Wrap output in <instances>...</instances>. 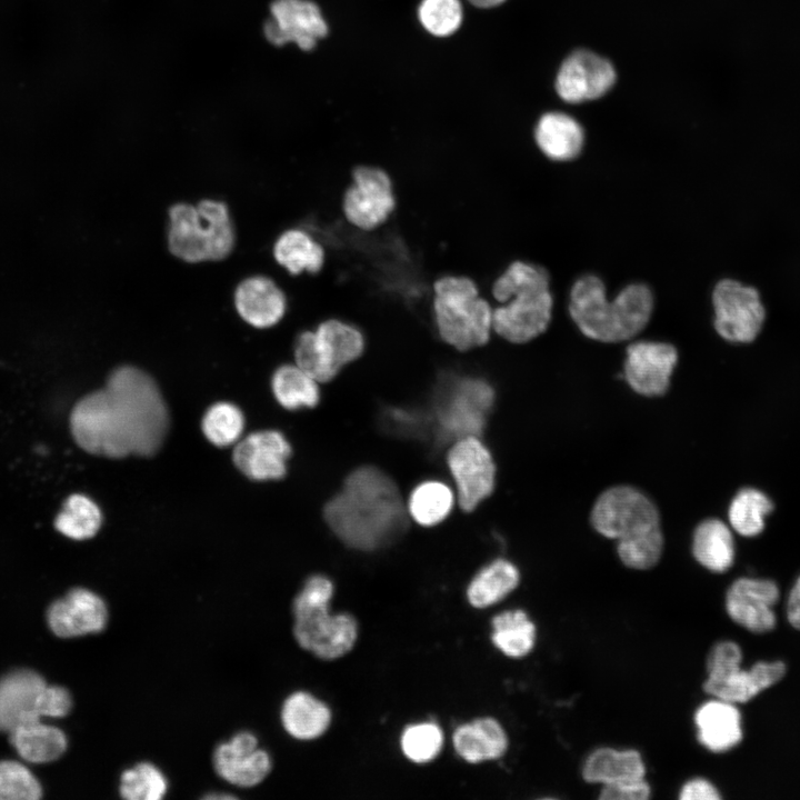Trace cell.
<instances>
[{"mask_svg": "<svg viewBox=\"0 0 800 800\" xmlns=\"http://www.w3.org/2000/svg\"><path fill=\"white\" fill-rule=\"evenodd\" d=\"M333 584L324 576L310 577L293 600V636L301 648L323 660L349 652L358 636L356 619L349 613L331 614Z\"/></svg>", "mask_w": 800, "mask_h": 800, "instance_id": "cell-7", "label": "cell"}, {"mask_svg": "<svg viewBox=\"0 0 800 800\" xmlns=\"http://www.w3.org/2000/svg\"><path fill=\"white\" fill-rule=\"evenodd\" d=\"M393 182L377 166L359 164L342 198L344 219L354 228L371 231L383 224L396 209Z\"/></svg>", "mask_w": 800, "mask_h": 800, "instance_id": "cell-13", "label": "cell"}, {"mask_svg": "<svg viewBox=\"0 0 800 800\" xmlns=\"http://www.w3.org/2000/svg\"><path fill=\"white\" fill-rule=\"evenodd\" d=\"M680 800H719L718 789L704 778H692L686 781L679 792Z\"/></svg>", "mask_w": 800, "mask_h": 800, "instance_id": "cell-45", "label": "cell"}, {"mask_svg": "<svg viewBox=\"0 0 800 800\" xmlns=\"http://www.w3.org/2000/svg\"><path fill=\"white\" fill-rule=\"evenodd\" d=\"M419 19L431 34H452L462 22V7L459 0H422Z\"/></svg>", "mask_w": 800, "mask_h": 800, "instance_id": "cell-43", "label": "cell"}, {"mask_svg": "<svg viewBox=\"0 0 800 800\" xmlns=\"http://www.w3.org/2000/svg\"><path fill=\"white\" fill-rule=\"evenodd\" d=\"M168 246L177 258L197 263L218 261L232 251L234 231L226 203L202 200L177 203L169 210Z\"/></svg>", "mask_w": 800, "mask_h": 800, "instance_id": "cell-9", "label": "cell"}, {"mask_svg": "<svg viewBox=\"0 0 800 800\" xmlns=\"http://www.w3.org/2000/svg\"><path fill=\"white\" fill-rule=\"evenodd\" d=\"M72 708V697L61 686L48 684L32 669H13L0 677V732L42 718L66 717Z\"/></svg>", "mask_w": 800, "mask_h": 800, "instance_id": "cell-11", "label": "cell"}, {"mask_svg": "<svg viewBox=\"0 0 800 800\" xmlns=\"http://www.w3.org/2000/svg\"><path fill=\"white\" fill-rule=\"evenodd\" d=\"M442 743V732L434 723L409 726L401 737L403 753L416 763L433 760L439 754Z\"/></svg>", "mask_w": 800, "mask_h": 800, "instance_id": "cell-42", "label": "cell"}, {"mask_svg": "<svg viewBox=\"0 0 800 800\" xmlns=\"http://www.w3.org/2000/svg\"><path fill=\"white\" fill-rule=\"evenodd\" d=\"M367 339L356 324L328 318L298 332L293 341L296 364L318 382L333 380L347 366L361 359Z\"/></svg>", "mask_w": 800, "mask_h": 800, "instance_id": "cell-10", "label": "cell"}, {"mask_svg": "<svg viewBox=\"0 0 800 800\" xmlns=\"http://www.w3.org/2000/svg\"><path fill=\"white\" fill-rule=\"evenodd\" d=\"M273 258L290 276L318 273L326 261V249L309 231L293 227L280 233L273 244Z\"/></svg>", "mask_w": 800, "mask_h": 800, "instance_id": "cell-27", "label": "cell"}, {"mask_svg": "<svg viewBox=\"0 0 800 800\" xmlns=\"http://www.w3.org/2000/svg\"><path fill=\"white\" fill-rule=\"evenodd\" d=\"M202 431L218 447L237 443L242 434L244 418L241 410L229 402H217L203 416Z\"/></svg>", "mask_w": 800, "mask_h": 800, "instance_id": "cell-39", "label": "cell"}, {"mask_svg": "<svg viewBox=\"0 0 800 800\" xmlns=\"http://www.w3.org/2000/svg\"><path fill=\"white\" fill-rule=\"evenodd\" d=\"M612 64L600 56L579 50L559 69L556 90L567 102L578 103L602 97L614 83Z\"/></svg>", "mask_w": 800, "mask_h": 800, "instance_id": "cell-21", "label": "cell"}, {"mask_svg": "<svg viewBox=\"0 0 800 800\" xmlns=\"http://www.w3.org/2000/svg\"><path fill=\"white\" fill-rule=\"evenodd\" d=\"M496 400L491 384L476 376L444 370L437 379L429 413L438 442L479 437Z\"/></svg>", "mask_w": 800, "mask_h": 800, "instance_id": "cell-8", "label": "cell"}, {"mask_svg": "<svg viewBox=\"0 0 800 800\" xmlns=\"http://www.w3.org/2000/svg\"><path fill=\"white\" fill-rule=\"evenodd\" d=\"M778 599L779 588L774 581L742 577L730 584L726 610L737 624L754 633H764L776 626L773 607Z\"/></svg>", "mask_w": 800, "mask_h": 800, "instance_id": "cell-19", "label": "cell"}, {"mask_svg": "<svg viewBox=\"0 0 800 800\" xmlns=\"http://www.w3.org/2000/svg\"><path fill=\"white\" fill-rule=\"evenodd\" d=\"M591 524L617 541L621 562L634 570L653 568L663 552L659 511L653 501L630 486L603 491L591 510Z\"/></svg>", "mask_w": 800, "mask_h": 800, "instance_id": "cell-3", "label": "cell"}, {"mask_svg": "<svg viewBox=\"0 0 800 800\" xmlns=\"http://www.w3.org/2000/svg\"><path fill=\"white\" fill-rule=\"evenodd\" d=\"M318 383L296 363L279 367L271 380L277 401L288 410L316 407L320 400Z\"/></svg>", "mask_w": 800, "mask_h": 800, "instance_id": "cell-36", "label": "cell"}, {"mask_svg": "<svg viewBox=\"0 0 800 800\" xmlns=\"http://www.w3.org/2000/svg\"><path fill=\"white\" fill-rule=\"evenodd\" d=\"M652 310L653 294L643 283L629 284L609 300L601 279L587 274L570 291V317L582 334L599 342L634 338L648 324Z\"/></svg>", "mask_w": 800, "mask_h": 800, "instance_id": "cell-5", "label": "cell"}, {"mask_svg": "<svg viewBox=\"0 0 800 800\" xmlns=\"http://www.w3.org/2000/svg\"><path fill=\"white\" fill-rule=\"evenodd\" d=\"M456 499V494L447 483L429 479L413 488L407 510L418 524L432 527L441 523L451 513Z\"/></svg>", "mask_w": 800, "mask_h": 800, "instance_id": "cell-34", "label": "cell"}, {"mask_svg": "<svg viewBox=\"0 0 800 800\" xmlns=\"http://www.w3.org/2000/svg\"><path fill=\"white\" fill-rule=\"evenodd\" d=\"M271 17L266 21V38L274 46L294 42L302 50H311L328 33V26L319 7L309 0H274Z\"/></svg>", "mask_w": 800, "mask_h": 800, "instance_id": "cell-16", "label": "cell"}, {"mask_svg": "<svg viewBox=\"0 0 800 800\" xmlns=\"http://www.w3.org/2000/svg\"><path fill=\"white\" fill-rule=\"evenodd\" d=\"M491 640L510 658H523L534 648L537 628L522 609L503 611L492 618Z\"/></svg>", "mask_w": 800, "mask_h": 800, "instance_id": "cell-33", "label": "cell"}, {"mask_svg": "<svg viewBox=\"0 0 800 800\" xmlns=\"http://www.w3.org/2000/svg\"><path fill=\"white\" fill-rule=\"evenodd\" d=\"M331 720L329 708L312 694L303 691L290 694L281 708V722L293 738L311 740L328 729Z\"/></svg>", "mask_w": 800, "mask_h": 800, "instance_id": "cell-31", "label": "cell"}, {"mask_svg": "<svg viewBox=\"0 0 800 800\" xmlns=\"http://www.w3.org/2000/svg\"><path fill=\"white\" fill-rule=\"evenodd\" d=\"M432 316L438 338L466 353L492 339L491 302L467 276L446 274L433 282Z\"/></svg>", "mask_w": 800, "mask_h": 800, "instance_id": "cell-6", "label": "cell"}, {"mask_svg": "<svg viewBox=\"0 0 800 800\" xmlns=\"http://www.w3.org/2000/svg\"><path fill=\"white\" fill-rule=\"evenodd\" d=\"M677 362L674 346L660 341H636L627 348L623 378L637 393L659 397L668 391Z\"/></svg>", "mask_w": 800, "mask_h": 800, "instance_id": "cell-17", "label": "cell"}, {"mask_svg": "<svg viewBox=\"0 0 800 800\" xmlns=\"http://www.w3.org/2000/svg\"><path fill=\"white\" fill-rule=\"evenodd\" d=\"M380 421L382 428L393 436L418 439L433 434L429 410L390 406L381 411Z\"/></svg>", "mask_w": 800, "mask_h": 800, "instance_id": "cell-40", "label": "cell"}, {"mask_svg": "<svg viewBox=\"0 0 800 800\" xmlns=\"http://www.w3.org/2000/svg\"><path fill=\"white\" fill-rule=\"evenodd\" d=\"M168 788L164 773L151 762H139L120 776L119 793L126 800H160Z\"/></svg>", "mask_w": 800, "mask_h": 800, "instance_id": "cell-38", "label": "cell"}, {"mask_svg": "<svg viewBox=\"0 0 800 800\" xmlns=\"http://www.w3.org/2000/svg\"><path fill=\"white\" fill-rule=\"evenodd\" d=\"M714 328L729 342L748 343L759 334L764 309L758 291L724 279L713 290Z\"/></svg>", "mask_w": 800, "mask_h": 800, "instance_id": "cell-15", "label": "cell"}, {"mask_svg": "<svg viewBox=\"0 0 800 800\" xmlns=\"http://www.w3.org/2000/svg\"><path fill=\"white\" fill-rule=\"evenodd\" d=\"M773 508L772 500L760 489L742 488L729 504V526L739 536L756 537L764 530L766 518L773 511Z\"/></svg>", "mask_w": 800, "mask_h": 800, "instance_id": "cell-35", "label": "cell"}, {"mask_svg": "<svg viewBox=\"0 0 800 800\" xmlns=\"http://www.w3.org/2000/svg\"><path fill=\"white\" fill-rule=\"evenodd\" d=\"M534 139L539 149L549 159L568 161L580 153L584 134L581 126L570 116L549 112L539 119Z\"/></svg>", "mask_w": 800, "mask_h": 800, "instance_id": "cell-29", "label": "cell"}, {"mask_svg": "<svg viewBox=\"0 0 800 800\" xmlns=\"http://www.w3.org/2000/svg\"><path fill=\"white\" fill-rule=\"evenodd\" d=\"M447 466L463 511H473L494 490V460L479 437L469 436L453 441L447 453Z\"/></svg>", "mask_w": 800, "mask_h": 800, "instance_id": "cell-14", "label": "cell"}, {"mask_svg": "<svg viewBox=\"0 0 800 800\" xmlns=\"http://www.w3.org/2000/svg\"><path fill=\"white\" fill-rule=\"evenodd\" d=\"M213 768L224 781L241 788L259 784L269 774L272 761L249 731L236 733L213 751Z\"/></svg>", "mask_w": 800, "mask_h": 800, "instance_id": "cell-20", "label": "cell"}, {"mask_svg": "<svg viewBox=\"0 0 800 800\" xmlns=\"http://www.w3.org/2000/svg\"><path fill=\"white\" fill-rule=\"evenodd\" d=\"M697 739L711 752L729 751L742 740L741 714L736 703L713 698L694 712Z\"/></svg>", "mask_w": 800, "mask_h": 800, "instance_id": "cell-24", "label": "cell"}, {"mask_svg": "<svg viewBox=\"0 0 800 800\" xmlns=\"http://www.w3.org/2000/svg\"><path fill=\"white\" fill-rule=\"evenodd\" d=\"M646 763L634 749L600 747L591 751L581 767V776L588 783L601 786L646 778Z\"/></svg>", "mask_w": 800, "mask_h": 800, "instance_id": "cell-25", "label": "cell"}, {"mask_svg": "<svg viewBox=\"0 0 800 800\" xmlns=\"http://www.w3.org/2000/svg\"><path fill=\"white\" fill-rule=\"evenodd\" d=\"M169 428L166 402L153 379L123 366L106 386L81 398L70 414V429L84 451L107 458L150 457Z\"/></svg>", "mask_w": 800, "mask_h": 800, "instance_id": "cell-1", "label": "cell"}, {"mask_svg": "<svg viewBox=\"0 0 800 800\" xmlns=\"http://www.w3.org/2000/svg\"><path fill=\"white\" fill-rule=\"evenodd\" d=\"M42 787L28 767L16 760L0 761V800H38Z\"/></svg>", "mask_w": 800, "mask_h": 800, "instance_id": "cell-41", "label": "cell"}, {"mask_svg": "<svg viewBox=\"0 0 800 800\" xmlns=\"http://www.w3.org/2000/svg\"><path fill=\"white\" fill-rule=\"evenodd\" d=\"M741 659V649L736 642H717L707 657L703 690L713 698L744 703L780 681L786 673L782 661H759L743 670Z\"/></svg>", "mask_w": 800, "mask_h": 800, "instance_id": "cell-12", "label": "cell"}, {"mask_svg": "<svg viewBox=\"0 0 800 800\" xmlns=\"http://www.w3.org/2000/svg\"><path fill=\"white\" fill-rule=\"evenodd\" d=\"M787 618L793 628L800 630V576L797 578L788 597Z\"/></svg>", "mask_w": 800, "mask_h": 800, "instance_id": "cell-46", "label": "cell"}, {"mask_svg": "<svg viewBox=\"0 0 800 800\" xmlns=\"http://www.w3.org/2000/svg\"><path fill=\"white\" fill-rule=\"evenodd\" d=\"M99 507L83 494H72L63 503L54 526L63 536L74 540L93 537L101 526Z\"/></svg>", "mask_w": 800, "mask_h": 800, "instance_id": "cell-37", "label": "cell"}, {"mask_svg": "<svg viewBox=\"0 0 800 800\" xmlns=\"http://www.w3.org/2000/svg\"><path fill=\"white\" fill-rule=\"evenodd\" d=\"M323 516L346 546L373 551L407 531L409 513L394 481L377 467L362 466L348 474Z\"/></svg>", "mask_w": 800, "mask_h": 800, "instance_id": "cell-2", "label": "cell"}, {"mask_svg": "<svg viewBox=\"0 0 800 800\" xmlns=\"http://www.w3.org/2000/svg\"><path fill=\"white\" fill-rule=\"evenodd\" d=\"M488 300L493 306V334L509 343H527L542 334L551 320L549 273L541 266L512 260L493 280Z\"/></svg>", "mask_w": 800, "mask_h": 800, "instance_id": "cell-4", "label": "cell"}, {"mask_svg": "<svg viewBox=\"0 0 800 800\" xmlns=\"http://www.w3.org/2000/svg\"><path fill=\"white\" fill-rule=\"evenodd\" d=\"M8 734L17 753L30 763L56 761L63 756L68 748L66 733L42 720L22 724Z\"/></svg>", "mask_w": 800, "mask_h": 800, "instance_id": "cell-30", "label": "cell"}, {"mask_svg": "<svg viewBox=\"0 0 800 800\" xmlns=\"http://www.w3.org/2000/svg\"><path fill=\"white\" fill-rule=\"evenodd\" d=\"M234 304L244 321L260 329L276 326L288 310L284 291L264 276L241 281L234 292Z\"/></svg>", "mask_w": 800, "mask_h": 800, "instance_id": "cell-23", "label": "cell"}, {"mask_svg": "<svg viewBox=\"0 0 800 800\" xmlns=\"http://www.w3.org/2000/svg\"><path fill=\"white\" fill-rule=\"evenodd\" d=\"M651 796V787L643 779L621 781L601 786V800H647Z\"/></svg>", "mask_w": 800, "mask_h": 800, "instance_id": "cell-44", "label": "cell"}, {"mask_svg": "<svg viewBox=\"0 0 800 800\" xmlns=\"http://www.w3.org/2000/svg\"><path fill=\"white\" fill-rule=\"evenodd\" d=\"M108 616L104 600L86 588L71 589L54 600L46 613L52 633L66 639L101 632Z\"/></svg>", "mask_w": 800, "mask_h": 800, "instance_id": "cell-18", "label": "cell"}, {"mask_svg": "<svg viewBox=\"0 0 800 800\" xmlns=\"http://www.w3.org/2000/svg\"><path fill=\"white\" fill-rule=\"evenodd\" d=\"M519 581V570L511 561L496 559L474 576L467 597L471 606L487 608L503 600L518 587Z\"/></svg>", "mask_w": 800, "mask_h": 800, "instance_id": "cell-32", "label": "cell"}, {"mask_svg": "<svg viewBox=\"0 0 800 800\" xmlns=\"http://www.w3.org/2000/svg\"><path fill=\"white\" fill-rule=\"evenodd\" d=\"M204 798L214 800V799H233L234 797L232 794H228V793H218V794L210 793V794L204 796Z\"/></svg>", "mask_w": 800, "mask_h": 800, "instance_id": "cell-48", "label": "cell"}, {"mask_svg": "<svg viewBox=\"0 0 800 800\" xmlns=\"http://www.w3.org/2000/svg\"><path fill=\"white\" fill-rule=\"evenodd\" d=\"M472 4L479 8H492L501 4L506 0H469Z\"/></svg>", "mask_w": 800, "mask_h": 800, "instance_id": "cell-47", "label": "cell"}, {"mask_svg": "<svg viewBox=\"0 0 800 800\" xmlns=\"http://www.w3.org/2000/svg\"><path fill=\"white\" fill-rule=\"evenodd\" d=\"M691 550L697 562L709 571L729 570L736 557L732 529L717 518L701 521L694 529Z\"/></svg>", "mask_w": 800, "mask_h": 800, "instance_id": "cell-28", "label": "cell"}, {"mask_svg": "<svg viewBox=\"0 0 800 800\" xmlns=\"http://www.w3.org/2000/svg\"><path fill=\"white\" fill-rule=\"evenodd\" d=\"M291 447L282 433L264 430L250 433L233 449L236 467L249 479L264 481L281 479Z\"/></svg>", "mask_w": 800, "mask_h": 800, "instance_id": "cell-22", "label": "cell"}, {"mask_svg": "<svg viewBox=\"0 0 800 800\" xmlns=\"http://www.w3.org/2000/svg\"><path fill=\"white\" fill-rule=\"evenodd\" d=\"M457 753L468 762L496 760L508 749V737L493 718H480L460 726L453 734Z\"/></svg>", "mask_w": 800, "mask_h": 800, "instance_id": "cell-26", "label": "cell"}]
</instances>
